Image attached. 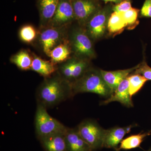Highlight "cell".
<instances>
[{
	"mask_svg": "<svg viewBox=\"0 0 151 151\" xmlns=\"http://www.w3.org/2000/svg\"><path fill=\"white\" fill-rule=\"evenodd\" d=\"M33 60L31 70L39 73L45 78L50 77L56 73L57 65L51 60H46L33 54Z\"/></svg>",
	"mask_w": 151,
	"mask_h": 151,
	"instance_id": "15",
	"label": "cell"
},
{
	"mask_svg": "<svg viewBox=\"0 0 151 151\" xmlns=\"http://www.w3.org/2000/svg\"><path fill=\"white\" fill-rule=\"evenodd\" d=\"M134 73L142 76L148 81L151 80V68L148 65L145 60L139 64V67L135 70Z\"/></svg>",
	"mask_w": 151,
	"mask_h": 151,
	"instance_id": "25",
	"label": "cell"
},
{
	"mask_svg": "<svg viewBox=\"0 0 151 151\" xmlns=\"http://www.w3.org/2000/svg\"><path fill=\"white\" fill-rule=\"evenodd\" d=\"M35 28L31 25L27 24L21 28L19 31V37L22 41L27 43L33 42L37 37Z\"/></svg>",
	"mask_w": 151,
	"mask_h": 151,
	"instance_id": "24",
	"label": "cell"
},
{
	"mask_svg": "<svg viewBox=\"0 0 151 151\" xmlns=\"http://www.w3.org/2000/svg\"><path fill=\"white\" fill-rule=\"evenodd\" d=\"M71 47L69 42L65 40L55 47L50 53V60L55 65L60 64L70 58Z\"/></svg>",
	"mask_w": 151,
	"mask_h": 151,
	"instance_id": "18",
	"label": "cell"
},
{
	"mask_svg": "<svg viewBox=\"0 0 151 151\" xmlns=\"http://www.w3.org/2000/svg\"><path fill=\"white\" fill-rule=\"evenodd\" d=\"M139 12L138 9L132 7L127 12L119 13L126 23L128 29H133L139 24L138 18Z\"/></svg>",
	"mask_w": 151,
	"mask_h": 151,
	"instance_id": "23",
	"label": "cell"
},
{
	"mask_svg": "<svg viewBox=\"0 0 151 151\" xmlns=\"http://www.w3.org/2000/svg\"><path fill=\"white\" fill-rule=\"evenodd\" d=\"M147 151H151V147L149 149V150H148Z\"/></svg>",
	"mask_w": 151,
	"mask_h": 151,
	"instance_id": "29",
	"label": "cell"
},
{
	"mask_svg": "<svg viewBox=\"0 0 151 151\" xmlns=\"http://www.w3.org/2000/svg\"><path fill=\"white\" fill-rule=\"evenodd\" d=\"M71 85L74 96L78 93L90 92L107 99L113 93L103 79L100 70L92 68Z\"/></svg>",
	"mask_w": 151,
	"mask_h": 151,
	"instance_id": "2",
	"label": "cell"
},
{
	"mask_svg": "<svg viewBox=\"0 0 151 151\" xmlns=\"http://www.w3.org/2000/svg\"><path fill=\"white\" fill-rule=\"evenodd\" d=\"M72 3L75 19L82 25L101 8L97 0H72Z\"/></svg>",
	"mask_w": 151,
	"mask_h": 151,
	"instance_id": "10",
	"label": "cell"
},
{
	"mask_svg": "<svg viewBox=\"0 0 151 151\" xmlns=\"http://www.w3.org/2000/svg\"><path fill=\"white\" fill-rule=\"evenodd\" d=\"M139 66V64H138L135 67L125 70L114 71H106L103 70H100L105 83L110 87L113 93L120 83L129 76L130 73L135 71Z\"/></svg>",
	"mask_w": 151,
	"mask_h": 151,
	"instance_id": "14",
	"label": "cell"
},
{
	"mask_svg": "<svg viewBox=\"0 0 151 151\" xmlns=\"http://www.w3.org/2000/svg\"><path fill=\"white\" fill-rule=\"evenodd\" d=\"M91 68L89 60L75 56L57 65L56 72L61 78L72 84Z\"/></svg>",
	"mask_w": 151,
	"mask_h": 151,
	"instance_id": "4",
	"label": "cell"
},
{
	"mask_svg": "<svg viewBox=\"0 0 151 151\" xmlns=\"http://www.w3.org/2000/svg\"><path fill=\"white\" fill-rule=\"evenodd\" d=\"M135 127L136 124H133L128 127H115L106 130L103 147L117 150L119 144H121L125 135L131 132L132 128Z\"/></svg>",
	"mask_w": 151,
	"mask_h": 151,
	"instance_id": "11",
	"label": "cell"
},
{
	"mask_svg": "<svg viewBox=\"0 0 151 151\" xmlns=\"http://www.w3.org/2000/svg\"><path fill=\"white\" fill-rule=\"evenodd\" d=\"M35 125L36 134L39 139L51 135L65 133L67 129L59 121L50 116L47 109L39 104L37 105Z\"/></svg>",
	"mask_w": 151,
	"mask_h": 151,
	"instance_id": "3",
	"label": "cell"
},
{
	"mask_svg": "<svg viewBox=\"0 0 151 151\" xmlns=\"http://www.w3.org/2000/svg\"><path fill=\"white\" fill-rule=\"evenodd\" d=\"M101 1H104L105 4H107L108 2H111L114 3L116 4H118L122 2V1H124V0H101Z\"/></svg>",
	"mask_w": 151,
	"mask_h": 151,
	"instance_id": "28",
	"label": "cell"
},
{
	"mask_svg": "<svg viewBox=\"0 0 151 151\" xmlns=\"http://www.w3.org/2000/svg\"><path fill=\"white\" fill-rule=\"evenodd\" d=\"M132 8L131 0H124L120 4L113 6V11L117 13L124 12Z\"/></svg>",
	"mask_w": 151,
	"mask_h": 151,
	"instance_id": "26",
	"label": "cell"
},
{
	"mask_svg": "<svg viewBox=\"0 0 151 151\" xmlns=\"http://www.w3.org/2000/svg\"><path fill=\"white\" fill-rule=\"evenodd\" d=\"M151 132L140 133L137 134L133 135L124 139L121 142L120 146L117 151L121 150H129L140 147L141 144L146 137L151 134Z\"/></svg>",
	"mask_w": 151,
	"mask_h": 151,
	"instance_id": "20",
	"label": "cell"
},
{
	"mask_svg": "<svg viewBox=\"0 0 151 151\" xmlns=\"http://www.w3.org/2000/svg\"><path fill=\"white\" fill-rule=\"evenodd\" d=\"M128 78L129 82V91L132 97L137 93L148 81L142 76L135 73L129 76Z\"/></svg>",
	"mask_w": 151,
	"mask_h": 151,
	"instance_id": "22",
	"label": "cell"
},
{
	"mask_svg": "<svg viewBox=\"0 0 151 151\" xmlns=\"http://www.w3.org/2000/svg\"><path fill=\"white\" fill-rule=\"evenodd\" d=\"M129 88V82L127 77L120 83L112 95L103 101L101 105H106L111 102H118L128 108L133 107L134 105L132 97L130 94Z\"/></svg>",
	"mask_w": 151,
	"mask_h": 151,
	"instance_id": "12",
	"label": "cell"
},
{
	"mask_svg": "<svg viewBox=\"0 0 151 151\" xmlns=\"http://www.w3.org/2000/svg\"><path fill=\"white\" fill-rule=\"evenodd\" d=\"M79 134L92 151L103 148L106 130L92 119L84 120L77 127Z\"/></svg>",
	"mask_w": 151,
	"mask_h": 151,
	"instance_id": "6",
	"label": "cell"
},
{
	"mask_svg": "<svg viewBox=\"0 0 151 151\" xmlns=\"http://www.w3.org/2000/svg\"><path fill=\"white\" fill-rule=\"evenodd\" d=\"M142 16L151 17V0H145L141 10Z\"/></svg>",
	"mask_w": 151,
	"mask_h": 151,
	"instance_id": "27",
	"label": "cell"
},
{
	"mask_svg": "<svg viewBox=\"0 0 151 151\" xmlns=\"http://www.w3.org/2000/svg\"><path fill=\"white\" fill-rule=\"evenodd\" d=\"M126 27L127 25L121 14L114 12L112 13L108 19L107 26L109 33L116 35L123 32Z\"/></svg>",
	"mask_w": 151,
	"mask_h": 151,
	"instance_id": "21",
	"label": "cell"
},
{
	"mask_svg": "<svg viewBox=\"0 0 151 151\" xmlns=\"http://www.w3.org/2000/svg\"><path fill=\"white\" fill-rule=\"evenodd\" d=\"M68 42L76 56L89 60L95 57L93 43L86 30L73 29L70 33Z\"/></svg>",
	"mask_w": 151,
	"mask_h": 151,
	"instance_id": "5",
	"label": "cell"
},
{
	"mask_svg": "<svg viewBox=\"0 0 151 151\" xmlns=\"http://www.w3.org/2000/svg\"><path fill=\"white\" fill-rule=\"evenodd\" d=\"M65 36V27H49L42 31L39 35V41L44 53L49 57L52 50L66 40Z\"/></svg>",
	"mask_w": 151,
	"mask_h": 151,
	"instance_id": "8",
	"label": "cell"
},
{
	"mask_svg": "<svg viewBox=\"0 0 151 151\" xmlns=\"http://www.w3.org/2000/svg\"><path fill=\"white\" fill-rule=\"evenodd\" d=\"M113 7L109 5L101 8L86 23V32L92 39H99L105 34Z\"/></svg>",
	"mask_w": 151,
	"mask_h": 151,
	"instance_id": "7",
	"label": "cell"
},
{
	"mask_svg": "<svg viewBox=\"0 0 151 151\" xmlns=\"http://www.w3.org/2000/svg\"><path fill=\"white\" fill-rule=\"evenodd\" d=\"M65 133L56 134L40 139L46 151H67Z\"/></svg>",
	"mask_w": 151,
	"mask_h": 151,
	"instance_id": "17",
	"label": "cell"
},
{
	"mask_svg": "<svg viewBox=\"0 0 151 151\" xmlns=\"http://www.w3.org/2000/svg\"><path fill=\"white\" fill-rule=\"evenodd\" d=\"M74 19L72 0H59L54 16L48 24L52 27H63Z\"/></svg>",
	"mask_w": 151,
	"mask_h": 151,
	"instance_id": "9",
	"label": "cell"
},
{
	"mask_svg": "<svg viewBox=\"0 0 151 151\" xmlns=\"http://www.w3.org/2000/svg\"><path fill=\"white\" fill-rule=\"evenodd\" d=\"M74 96L72 85L56 72L45 78L37 89V103L47 109L57 106Z\"/></svg>",
	"mask_w": 151,
	"mask_h": 151,
	"instance_id": "1",
	"label": "cell"
},
{
	"mask_svg": "<svg viewBox=\"0 0 151 151\" xmlns=\"http://www.w3.org/2000/svg\"><path fill=\"white\" fill-rule=\"evenodd\" d=\"M65 136L67 151H92L79 134L77 127H67Z\"/></svg>",
	"mask_w": 151,
	"mask_h": 151,
	"instance_id": "13",
	"label": "cell"
},
{
	"mask_svg": "<svg viewBox=\"0 0 151 151\" xmlns=\"http://www.w3.org/2000/svg\"><path fill=\"white\" fill-rule=\"evenodd\" d=\"M10 60L20 70H31L33 56L31 55L28 52L25 50H20L16 54L13 55L11 57Z\"/></svg>",
	"mask_w": 151,
	"mask_h": 151,
	"instance_id": "19",
	"label": "cell"
},
{
	"mask_svg": "<svg viewBox=\"0 0 151 151\" xmlns=\"http://www.w3.org/2000/svg\"><path fill=\"white\" fill-rule=\"evenodd\" d=\"M59 0H38L41 24L42 26L48 24L54 16Z\"/></svg>",
	"mask_w": 151,
	"mask_h": 151,
	"instance_id": "16",
	"label": "cell"
}]
</instances>
